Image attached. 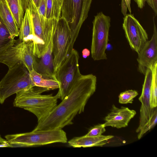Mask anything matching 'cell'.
<instances>
[{
  "mask_svg": "<svg viewBox=\"0 0 157 157\" xmlns=\"http://www.w3.org/2000/svg\"><path fill=\"white\" fill-rule=\"evenodd\" d=\"M46 89L34 86L16 94L13 106L23 108L34 114L38 122L45 118L56 106L59 95H42Z\"/></svg>",
  "mask_w": 157,
  "mask_h": 157,
  "instance_id": "2",
  "label": "cell"
},
{
  "mask_svg": "<svg viewBox=\"0 0 157 157\" xmlns=\"http://www.w3.org/2000/svg\"><path fill=\"white\" fill-rule=\"evenodd\" d=\"M151 69L152 77L150 88V105L153 109L157 106V63L150 68Z\"/></svg>",
  "mask_w": 157,
  "mask_h": 157,
  "instance_id": "22",
  "label": "cell"
},
{
  "mask_svg": "<svg viewBox=\"0 0 157 157\" xmlns=\"http://www.w3.org/2000/svg\"><path fill=\"white\" fill-rule=\"evenodd\" d=\"M114 137L112 135L90 136L85 135L74 137L68 142L69 145L73 147H102L108 143Z\"/></svg>",
  "mask_w": 157,
  "mask_h": 157,
  "instance_id": "15",
  "label": "cell"
},
{
  "mask_svg": "<svg viewBox=\"0 0 157 157\" xmlns=\"http://www.w3.org/2000/svg\"><path fill=\"white\" fill-rule=\"evenodd\" d=\"M92 23V58L94 60L106 59L105 51L109 41L111 18L100 12L94 16Z\"/></svg>",
  "mask_w": 157,
  "mask_h": 157,
  "instance_id": "8",
  "label": "cell"
},
{
  "mask_svg": "<svg viewBox=\"0 0 157 157\" xmlns=\"http://www.w3.org/2000/svg\"><path fill=\"white\" fill-rule=\"evenodd\" d=\"M97 77L92 74H81L68 94L45 118L38 122L34 131L61 129L71 124L75 116L83 112L96 89Z\"/></svg>",
  "mask_w": 157,
  "mask_h": 157,
  "instance_id": "1",
  "label": "cell"
},
{
  "mask_svg": "<svg viewBox=\"0 0 157 157\" xmlns=\"http://www.w3.org/2000/svg\"><path fill=\"white\" fill-rule=\"evenodd\" d=\"M154 17L153 31L151 39L147 40L138 53V70L144 75L147 69L157 63V31Z\"/></svg>",
  "mask_w": 157,
  "mask_h": 157,
  "instance_id": "12",
  "label": "cell"
},
{
  "mask_svg": "<svg viewBox=\"0 0 157 157\" xmlns=\"http://www.w3.org/2000/svg\"><path fill=\"white\" fill-rule=\"evenodd\" d=\"M0 17L9 31L12 38L19 36L18 28L6 0H0Z\"/></svg>",
  "mask_w": 157,
  "mask_h": 157,
  "instance_id": "16",
  "label": "cell"
},
{
  "mask_svg": "<svg viewBox=\"0 0 157 157\" xmlns=\"http://www.w3.org/2000/svg\"><path fill=\"white\" fill-rule=\"evenodd\" d=\"M92 0H63L61 17L69 25L71 42L74 44L82 26L87 18Z\"/></svg>",
  "mask_w": 157,
  "mask_h": 157,
  "instance_id": "5",
  "label": "cell"
},
{
  "mask_svg": "<svg viewBox=\"0 0 157 157\" xmlns=\"http://www.w3.org/2000/svg\"><path fill=\"white\" fill-rule=\"evenodd\" d=\"M46 17L57 20L61 17V5L59 0H46Z\"/></svg>",
  "mask_w": 157,
  "mask_h": 157,
  "instance_id": "21",
  "label": "cell"
},
{
  "mask_svg": "<svg viewBox=\"0 0 157 157\" xmlns=\"http://www.w3.org/2000/svg\"><path fill=\"white\" fill-rule=\"evenodd\" d=\"M127 6V8L130 13H131V0H124Z\"/></svg>",
  "mask_w": 157,
  "mask_h": 157,
  "instance_id": "31",
  "label": "cell"
},
{
  "mask_svg": "<svg viewBox=\"0 0 157 157\" xmlns=\"http://www.w3.org/2000/svg\"><path fill=\"white\" fill-rule=\"evenodd\" d=\"M134 1L140 9H142L144 7L145 3L144 0H134Z\"/></svg>",
  "mask_w": 157,
  "mask_h": 157,
  "instance_id": "29",
  "label": "cell"
},
{
  "mask_svg": "<svg viewBox=\"0 0 157 157\" xmlns=\"http://www.w3.org/2000/svg\"><path fill=\"white\" fill-rule=\"evenodd\" d=\"M122 27L131 48L138 53L148 40V35L146 30L131 13L124 16Z\"/></svg>",
  "mask_w": 157,
  "mask_h": 157,
  "instance_id": "10",
  "label": "cell"
},
{
  "mask_svg": "<svg viewBox=\"0 0 157 157\" xmlns=\"http://www.w3.org/2000/svg\"><path fill=\"white\" fill-rule=\"evenodd\" d=\"M0 63L11 68L19 63H22L29 72L36 70L37 59L33 53V43L32 40H15L14 44L0 54Z\"/></svg>",
  "mask_w": 157,
  "mask_h": 157,
  "instance_id": "6",
  "label": "cell"
},
{
  "mask_svg": "<svg viewBox=\"0 0 157 157\" xmlns=\"http://www.w3.org/2000/svg\"><path fill=\"white\" fill-rule=\"evenodd\" d=\"M29 73L30 78L35 86L48 90L59 88V83L56 80L44 76L34 70Z\"/></svg>",
  "mask_w": 157,
  "mask_h": 157,
  "instance_id": "18",
  "label": "cell"
},
{
  "mask_svg": "<svg viewBox=\"0 0 157 157\" xmlns=\"http://www.w3.org/2000/svg\"><path fill=\"white\" fill-rule=\"evenodd\" d=\"M15 41L0 17V54L12 46Z\"/></svg>",
  "mask_w": 157,
  "mask_h": 157,
  "instance_id": "20",
  "label": "cell"
},
{
  "mask_svg": "<svg viewBox=\"0 0 157 157\" xmlns=\"http://www.w3.org/2000/svg\"><path fill=\"white\" fill-rule=\"evenodd\" d=\"M127 7L124 0H121V12L124 16L126 15Z\"/></svg>",
  "mask_w": 157,
  "mask_h": 157,
  "instance_id": "28",
  "label": "cell"
},
{
  "mask_svg": "<svg viewBox=\"0 0 157 157\" xmlns=\"http://www.w3.org/2000/svg\"><path fill=\"white\" fill-rule=\"evenodd\" d=\"M82 52L83 57L84 58H86L89 56L90 54V51L87 48L84 49L82 50Z\"/></svg>",
  "mask_w": 157,
  "mask_h": 157,
  "instance_id": "30",
  "label": "cell"
},
{
  "mask_svg": "<svg viewBox=\"0 0 157 157\" xmlns=\"http://www.w3.org/2000/svg\"><path fill=\"white\" fill-rule=\"evenodd\" d=\"M138 94L137 91L129 90L121 93L119 95V102L121 104L132 103L134 98Z\"/></svg>",
  "mask_w": 157,
  "mask_h": 157,
  "instance_id": "23",
  "label": "cell"
},
{
  "mask_svg": "<svg viewBox=\"0 0 157 157\" xmlns=\"http://www.w3.org/2000/svg\"><path fill=\"white\" fill-rule=\"evenodd\" d=\"M144 0L152 9L155 14V17L156 16L157 14V0Z\"/></svg>",
  "mask_w": 157,
  "mask_h": 157,
  "instance_id": "27",
  "label": "cell"
},
{
  "mask_svg": "<svg viewBox=\"0 0 157 157\" xmlns=\"http://www.w3.org/2000/svg\"><path fill=\"white\" fill-rule=\"evenodd\" d=\"M144 75L145 78L142 92L139 98L141 105L140 110L139 124L136 130L137 133L140 132L150 122L154 109L151 108L150 105V88L152 77L151 69H147Z\"/></svg>",
  "mask_w": 157,
  "mask_h": 157,
  "instance_id": "11",
  "label": "cell"
},
{
  "mask_svg": "<svg viewBox=\"0 0 157 157\" xmlns=\"http://www.w3.org/2000/svg\"><path fill=\"white\" fill-rule=\"evenodd\" d=\"M59 0V2H60V4H61V6H62V2H63V0Z\"/></svg>",
  "mask_w": 157,
  "mask_h": 157,
  "instance_id": "34",
  "label": "cell"
},
{
  "mask_svg": "<svg viewBox=\"0 0 157 157\" xmlns=\"http://www.w3.org/2000/svg\"><path fill=\"white\" fill-rule=\"evenodd\" d=\"M105 127L104 124L95 125L91 128L85 135L90 136H101L105 131Z\"/></svg>",
  "mask_w": 157,
  "mask_h": 157,
  "instance_id": "25",
  "label": "cell"
},
{
  "mask_svg": "<svg viewBox=\"0 0 157 157\" xmlns=\"http://www.w3.org/2000/svg\"><path fill=\"white\" fill-rule=\"evenodd\" d=\"M6 140L11 147H31L56 143H65L67 139L65 132L61 129L40 130L8 135Z\"/></svg>",
  "mask_w": 157,
  "mask_h": 157,
  "instance_id": "3",
  "label": "cell"
},
{
  "mask_svg": "<svg viewBox=\"0 0 157 157\" xmlns=\"http://www.w3.org/2000/svg\"><path fill=\"white\" fill-rule=\"evenodd\" d=\"M46 0H40L37 8L38 12L39 15L46 17Z\"/></svg>",
  "mask_w": 157,
  "mask_h": 157,
  "instance_id": "26",
  "label": "cell"
},
{
  "mask_svg": "<svg viewBox=\"0 0 157 157\" xmlns=\"http://www.w3.org/2000/svg\"><path fill=\"white\" fill-rule=\"evenodd\" d=\"M79 56L73 49L55 73L59 84L58 93L62 100L69 94L74 84L81 74L79 68Z\"/></svg>",
  "mask_w": 157,
  "mask_h": 157,
  "instance_id": "7",
  "label": "cell"
},
{
  "mask_svg": "<svg viewBox=\"0 0 157 157\" xmlns=\"http://www.w3.org/2000/svg\"><path fill=\"white\" fill-rule=\"evenodd\" d=\"M35 86L29 73L22 63L9 68L6 74L0 81V103L3 104L11 95L24 89Z\"/></svg>",
  "mask_w": 157,
  "mask_h": 157,
  "instance_id": "4",
  "label": "cell"
},
{
  "mask_svg": "<svg viewBox=\"0 0 157 157\" xmlns=\"http://www.w3.org/2000/svg\"><path fill=\"white\" fill-rule=\"evenodd\" d=\"M157 122V107L154 108L153 114L149 123L146 124L142 130L138 133L137 136L138 139H140L144 135L147 131L154 128Z\"/></svg>",
  "mask_w": 157,
  "mask_h": 157,
  "instance_id": "24",
  "label": "cell"
},
{
  "mask_svg": "<svg viewBox=\"0 0 157 157\" xmlns=\"http://www.w3.org/2000/svg\"><path fill=\"white\" fill-rule=\"evenodd\" d=\"M7 141L3 138H2L0 135V143H7Z\"/></svg>",
  "mask_w": 157,
  "mask_h": 157,
  "instance_id": "33",
  "label": "cell"
},
{
  "mask_svg": "<svg viewBox=\"0 0 157 157\" xmlns=\"http://www.w3.org/2000/svg\"><path fill=\"white\" fill-rule=\"evenodd\" d=\"M52 37L45 52L38 58L40 60L38 61L37 59V65L35 71L44 76L56 80L54 70Z\"/></svg>",
  "mask_w": 157,
  "mask_h": 157,
  "instance_id": "14",
  "label": "cell"
},
{
  "mask_svg": "<svg viewBox=\"0 0 157 157\" xmlns=\"http://www.w3.org/2000/svg\"><path fill=\"white\" fill-rule=\"evenodd\" d=\"M71 42V32L68 24L65 19L61 17L58 21L52 37L54 74L70 53Z\"/></svg>",
  "mask_w": 157,
  "mask_h": 157,
  "instance_id": "9",
  "label": "cell"
},
{
  "mask_svg": "<svg viewBox=\"0 0 157 157\" xmlns=\"http://www.w3.org/2000/svg\"><path fill=\"white\" fill-rule=\"evenodd\" d=\"M136 114L134 110L123 106L119 108L113 104L110 112L104 118V124L105 127L111 126L117 128L125 127Z\"/></svg>",
  "mask_w": 157,
  "mask_h": 157,
  "instance_id": "13",
  "label": "cell"
},
{
  "mask_svg": "<svg viewBox=\"0 0 157 157\" xmlns=\"http://www.w3.org/2000/svg\"><path fill=\"white\" fill-rule=\"evenodd\" d=\"M18 40L21 41H32L34 36L32 13L29 9L26 10L19 29Z\"/></svg>",
  "mask_w": 157,
  "mask_h": 157,
  "instance_id": "17",
  "label": "cell"
},
{
  "mask_svg": "<svg viewBox=\"0 0 157 157\" xmlns=\"http://www.w3.org/2000/svg\"><path fill=\"white\" fill-rule=\"evenodd\" d=\"M16 25L20 29L25 12L21 0H6Z\"/></svg>",
  "mask_w": 157,
  "mask_h": 157,
  "instance_id": "19",
  "label": "cell"
},
{
  "mask_svg": "<svg viewBox=\"0 0 157 157\" xmlns=\"http://www.w3.org/2000/svg\"><path fill=\"white\" fill-rule=\"evenodd\" d=\"M34 4L37 9L39 6L40 0H33Z\"/></svg>",
  "mask_w": 157,
  "mask_h": 157,
  "instance_id": "32",
  "label": "cell"
}]
</instances>
